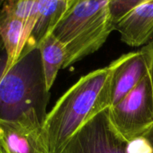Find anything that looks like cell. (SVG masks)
<instances>
[{"label": "cell", "mask_w": 153, "mask_h": 153, "mask_svg": "<svg viewBox=\"0 0 153 153\" xmlns=\"http://www.w3.org/2000/svg\"><path fill=\"white\" fill-rule=\"evenodd\" d=\"M111 71L107 67L82 76L57 101L43 125L49 153H61L74 134L110 108Z\"/></svg>", "instance_id": "1"}, {"label": "cell", "mask_w": 153, "mask_h": 153, "mask_svg": "<svg viewBox=\"0 0 153 153\" xmlns=\"http://www.w3.org/2000/svg\"><path fill=\"white\" fill-rule=\"evenodd\" d=\"M49 95L40 49H24L16 64L1 74L0 121L43 126Z\"/></svg>", "instance_id": "2"}, {"label": "cell", "mask_w": 153, "mask_h": 153, "mask_svg": "<svg viewBox=\"0 0 153 153\" xmlns=\"http://www.w3.org/2000/svg\"><path fill=\"white\" fill-rule=\"evenodd\" d=\"M110 0H73L52 34L65 46V69L98 50L115 25Z\"/></svg>", "instance_id": "3"}, {"label": "cell", "mask_w": 153, "mask_h": 153, "mask_svg": "<svg viewBox=\"0 0 153 153\" xmlns=\"http://www.w3.org/2000/svg\"><path fill=\"white\" fill-rule=\"evenodd\" d=\"M111 121L127 141L143 136L153 125L152 71L120 102L109 108Z\"/></svg>", "instance_id": "4"}, {"label": "cell", "mask_w": 153, "mask_h": 153, "mask_svg": "<svg viewBox=\"0 0 153 153\" xmlns=\"http://www.w3.org/2000/svg\"><path fill=\"white\" fill-rule=\"evenodd\" d=\"M128 142L114 126L108 108L82 126L61 153H127Z\"/></svg>", "instance_id": "5"}, {"label": "cell", "mask_w": 153, "mask_h": 153, "mask_svg": "<svg viewBox=\"0 0 153 153\" xmlns=\"http://www.w3.org/2000/svg\"><path fill=\"white\" fill-rule=\"evenodd\" d=\"M108 67L111 71V106L121 101L132 91L153 67V46L148 44L141 49L121 55Z\"/></svg>", "instance_id": "6"}, {"label": "cell", "mask_w": 153, "mask_h": 153, "mask_svg": "<svg viewBox=\"0 0 153 153\" xmlns=\"http://www.w3.org/2000/svg\"><path fill=\"white\" fill-rule=\"evenodd\" d=\"M1 153H49L43 125L0 121Z\"/></svg>", "instance_id": "7"}, {"label": "cell", "mask_w": 153, "mask_h": 153, "mask_svg": "<svg viewBox=\"0 0 153 153\" xmlns=\"http://www.w3.org/2000/svg\"><path fill=\"white\" fill-rule=\"evenodd\" d=\"M123 43L144 46L153 40V0H143L115 26Z\"/></svg>", "instance_id": "8"}, {"label": "cell", "mask_w": 153, "mask_h": 153, "mask_svg": "<svg viewBox=\"0 0 153 153\" xmlns=\"http://www.w3.org/2000/svg\"><path fill=\"white\" fill-rule=\"evenodd\" d=\"M72 3L73 0H38L37 20L24 49L38 48L53 33Z\"/></svg>", "instance_id": "9"}, {"label": "cell", "mask_w": 153, "mask_h": 153, "mask_svg": "<svg viewBox=\"0 0 153 153\" xmlns=\"http://www.w3.org/2000/svg\"><path fill=\"white\" fill-rule=\"evenodd\" d=\"M0 34L6 52L5 64L4 70L1 71L2 74L16 64L28 38L23 21L4 13L0 14Z\"/></svg>", "instance_id": "10"}, {"label": "cell", "mask_w": 153, "mask_h": 153, "mask_svg": "<svg viewBox=\"0 0 153 153\" xmlns=\"http://www.w3.org/2000/svg\"><path fill=\"white\" fill-rule=\"evenodd\" d=\"M48 91L55 82L58 71L63 68L67 54L65 46L54 35L48 36L39 46Z\"/></svg>", "instance_id": "11"}, {"label": "cell", "mask_w": 153, "mask_h": 153, "mask_svg": "<svg viewBox=\"0 0 153 153\" xmlns=\"http://www.w3.org/2000/svg\"><path fill=\"white\" fill-rule=\"evenodd\" d=\"M1 13L11 15L23 21L28 40L37 20L38 0H4L1 4Z\"/></svg>", "instance_id": "12"}, {"label": "cell", "mask_w": 153, "mask_h": 153, "mask_svg": "<svg viewBox=\"0 0 153 153\" xmlns=\"http://www.w3.org/2000/svg\"><path fill=\"white\" fill-rule=\"evenodd\" d=\"M143 1V0H110L109 10L115 26Z\"/></svg>", "instance_id": "13"}, {"label": "cell", "mask_w": 153, "mask_h": 153, "mask_svg": "<svg viewBox=\"0 0 153 153\" xmlns=\"http://www.w3.org/2000/svg\"><path fill=\"white\" fill-rule=\"evenodd\" d=\"M127 153H153V148L147 138L140 136L128 142Z\"/></svg>", "instance_id": "14"}, {"label": "cell", "mask_w": 153, "mask_h": 153, "mask_svg": "<svg viewBox=\"0 0 153 153\" xmlns=\"http://www.w3.org/2000/svg\"><path fill=\"white\" fill-rule=\"evenodd\" d=\"M143 136H144L146 138H147V140H149V143H151L153 148V125L149 128V130Z\"/></svg>", "instance_id": "15"}, {"label": "cell", "mask_w": 153, "mask_h": 153, "mask_svg": "<svg viewBox=\"0 0 153 153\" xmlns=\"http://www.w3.org/2000/svg\"><path fill=\"white\" fill-rule=\"evenodd\" d=\"M152 79H153V67H152Z\"/></svg>", "instance_id": "16"}, {"label": "cell", "mask_w": 153, "mask_h": 153, "mask_svg": "<svg viewBox=\"0 0 153 153\" xmlns=\"http://www.w3.org/2000/svg\"><path fill=\"white\" fill-rule=\"evenodd\" d=\"M149 44H152V46H153V40H152V42H151V43H149Z\"/></svg>", "instance_id": "17"}]
</instances>
